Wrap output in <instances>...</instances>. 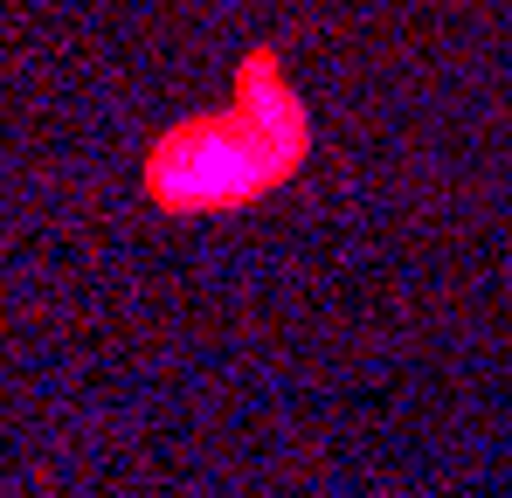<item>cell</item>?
<instances>
[{
	"label": "cell",
	"mask_w": 512,
	"mask_h": 498,
	"mask_svg": "<svg viewBox=\"0 0 512 498\" xmlns=\"http://www.w3.org/2000/svg\"><path fill=\"white\" fill-rule=\"evenodd\" d=\"M312 153L305 97L284 77V56L256 42L236 70V104L208 118H180L146 153V194L167 215L201 208H250L270 187H284Z\"/></svg>",
	"instance_id": "1"
}]
</instances>
